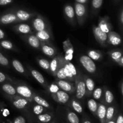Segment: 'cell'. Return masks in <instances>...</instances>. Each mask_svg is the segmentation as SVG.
<instances>
[{"label": "cell", "mask_w": 123, "mask_h": 123, "mask_svg": "<svg viewBox=\"0 0 123 123\" xmlns=\"http://www.w3.org/2000/svg\"><path fill=\"white\" fill-rule=\"evenodd\" d=\"M15 89L16 92L20 95V97L26 98L28 102L32 100L34 93L28 86L25 85H17Z\"/></svg>", "instance_id": "277c9868"}, {"label": "cell", "mask_w": 123, "mask_h": 123, "mask_svg": "<svg viewBox=\"0 0 123 123\" xmlns=\"http://www.w3.org/2000/svg\"><path fill=\"white\" fill-rule=\"evenodd\" d=\"M38 62L40 66L43 69L46 70H49V69H50V62H49L48 60H46V59H39V60H38Z\"/></svg>", "instance_id": "d6a6232c"}, {"label": "cell", "mask_w": 123, "mask_h": 123, "mask_svg": "<svg viewBox=\"0 0 123 123\" xmlns=\"http://www.w3.org/2000/svg\"><path fill=\"white\" fill-rule=\"evenodd\" d=\"M93 33L96 40L102 46H106L108 44V34L103 32L98 26H93Z\"/></svg>", "instance_id": "5b68a950"}, {"label": "cell", "mask_w": 123, "mask_h": 123, "mask_svg": "<svg viewBox=\"0 0 123 123\" xmlns=\"http://www.w3.org/2000/svg\"><path fill=\"white\" fill-rule=\"evenodd\" d=\"M8 64H9V61L8 59L0 52V64L4 66H8Z\"/></svg>", "instance_id": "b9f144b4"}, {"label": "cell", "mask_w": 123, "mask_h": 123, "mask_svg": "<svg viewBox=\"0 0 123 123\" xmlns=\"http://www.w3.org/2000/svg\"><path fill=\"white\" fill-rule=\"evenodd\" d=\"M71 105H72V107L73 108V109L76 112H77L78 113H79V114L82 112V106L80 105V104L79 102L74 100H73L72 101V103H71Z\"/></svg>", "instance_id": "836d02e7"}, {"label": "cell", "mask_w": 123, "mask_h": 123, "mask_svg": "<svg viewBox=\"0 0 123 123\" xmlns=\"http://www.w3.org/2000/svg\"><path fill=\"white\" fill-rule=\"evenodd\" d=\"M79 61L83 67L87 72L90 73H94L96 71V64L92 59L87 55H82L79 58Z\"/></svg>", "instance_id": "3957f363"}, {"label": "cell", "mask_w": 123, "mask_h": 123, "mask_svg": "<svg viewBox=\"0 0 123 123\" xmlns=\"http://www.w3.org/2000/svg\"><path fill=\"white\" fill-rule=\"evenodd\" d=\"M109 55H110L111 58L112 59L113 61H115L117 63H118L121 57L123 56V54L121 50H115L109 52Z\"/></svg>", "instance_id": "83f0119b"}, {"label": "cell", "mask_w": 123, "mask_h": 123, "mask_svg": "<svg viewBox=\"0 0 123 123\" xmlns=\"http://www.w3.org/2000/svg\"><path fill=\"white\" fill-rule=\"evenodd\" d=\"M1 88L4 92H6L7 94L10 95V96H15L17 93L15 88L10 84H3L1 86Z\"/></svg>", "instance_id": "cb8c5ba5"}, {"label": "cell", "mask_w": 123, "mask_h": 123, "mask_svg": "<svg viewBox=\"0 0 123 123\" xmlns=\"http://www.w3.org/2000/svg\"><path fill=\"white\" fill-rule=\"evenodd\" d=\"M118 64L120 66H121V67L123 66V56H121V58H120V61H119L118 63Z\"/></svg>", "instance_id": "f907efd6"}, {"label": "cell", "mask_w": 123, "mask_h": 123, "mask_svg": "<svg viewBox=\"0 0 123 123\" xmlns=\"http://www.w3.org/2000/svg\"><path fill=\"white\" fill-rule=\"evenodd\" d=\"M105 100L106 103L108 104H111L112 103L114 100V96L112 92L110 90H106L105 91Z\"/></svg>", "instance_id": "e575fe53"}, {"label": "cell", "mask_w": 123, "mask_h": 123, "mask_svg": "<svg viewBox=\"0 0 123 123\" xmlns=\"http://www.w3.org/2000/svg\"><path fill=\"white\" fill-rule=\"evenodd\" d=\"M60 90V88L58 87L56 84H55V82L52 83V84H50L49 86V91L50 92V93L51 94V95L54 94L56 92H57L58 91Z\"/></svg>", "instance_id": "f35d334b"}, {"label": "cell", "mask_w": 123, "mask_h": 123, "mask_svg": "<svg viewBox=\"0 0 123 123\" xmlns=\"http://www.w3.org/2000/svg\"><path fill=\"white\" fill-rule=\"evenodd\" d=\"M40 47L43 54L49 57H54L56 54V50L55 48L49 45L48 43H41Z\"/></svg>", "instance_id": "2e32d148"}, {"label": "cell", "mask_w": 123, "mask_h": 123, "mask_svg": "<svg viewBox=\"0 0 123 123\" xmlns=\"http://www.w3.org/2000/svg\"><path fill=\"white\" fill-rule=\"evenodd\" d=\"M36 36L39 39L41 43H49L51 39V34L48 30L40 31H36Z\"/></svg>", "instance_id": "4fadbf2b"}, {"label": "cell", "mask_w": 123, "mask_h": 123, "mask_svg": "<svg viewBox=\"0 0 123 123\" xmlns=\"http://www.w3.org/2000/svg\"><path fill=\"white\" fill-rule=\"evenodd\" d=\"M26 41L28 44L35 49H39L41 46V42L36 35L30 34L26 36Z\"/></svg>", "instance_id": "ac0fdd59"}, {"label": "cell", "mask_w": 123, "mask_h": 123, "mask_svg": "<svg viewBox=\"0 0 123 123\" xmlns=\"http://www.w3.org/2000/svg\"><path fill=\"white\" fill-rule=\"evenodd\" d=\"M64 12L67 19L71 24L74 25L75 22V13L74 9L70 5H66L64 8Z\"/></svg>", "instance_id": "5bb4252c"}, {"label": "cell", "mask_w": 123, "mask_h": 123, "mask_svg": "<svg viewBox=\"0 0 123 123\" xmlns=\"http://www.w3.org/2000/svg\"><path fill=\"white\" fill-rule=\"evenodd\" d=\"M43 111H44V107L40 105H37L34 106L33 108V112L37 115L42 114Z\"/></svg>", "instance_id": "ab89813d"}, {"label": "cell", "mask_w": 123, "mask_h": 123, "mask_svg": "<svg viewBox=\"0 0 123 123\" xmlns=\"http://www.w3.org/2000/svg\"><path fill=\"white\" fill-rule=\"evenodd\" d=\"M120 21H121V24H123V12L121 10V14H120Z\"/></svg>", "instance_id": "816d5d0a"}, {"label": "cell", "mask_w": 123, "mask_h": 123, "mask_svg": "<svg viewBox=\"0 0 123 123\" xmlns=\"http://www.w3.org/2000/svg\"><path fill=\"white\" fill-rule=\"evenodd\" d=\"M30 72H31L32 76L34 78V79H36L38 83H40L41 85H43L44 88L48 87V85H47L46 82L45 80H44V77L43 76V75H42L39 72L36 70L30 69Z\"/></svg>", "instance_id": "d6986e66"}, {"label": "cell", "mask_w": 123, "mask_h": 123, "mask_svg": "<svg viewBox=\"0 0 123 123\" xmlns=\"http://www.w3.org/2000/svg\"><path fill=\"white\" fill-rule=\"evenodd\" d=\"M88 56L94 61H98L102 57V54L99 50H90L88 51Z\"/></svg>", "instance_id": "4316f807"}, {"label": "cell", "mask_w": 123, "mask_h": 123, "mask_svg": "<svg viewBox=\"0 0 123 123\" xmlns=\"http://www.w3.org/2000/svg\"><path fill=\"white\" fill-rule=\"evenodd\" d=\"M63 67L64 70V73L67 78V80L70 82H74L75 80V78L71 72L69 66H68V61L65 60L64 57L63 58Z\"/></svg>", "instance_id": "603a6c76"}, {"label": "cell", "mask_w": 123, "mask_h": 123, "mask_svg": "<svg viewBox=\"0 0 123 123\" xmlns=\"http://www.w3.org/2000/svg\"><path fill=\"white\" fill-rule=\"evenodd\" d=\"M13 0H0V6H6L11 4Z\"/></svg>", "instance_id": "bcb514c9"}, {"label": "cell", "mask_w": 123, "mask_h": 123, "mask_svg": "<svg viewBox=\"0 0 123 123\" xmlns=\"http://www.w3.org/2000/svg\"><path fill=\"white\" fill-rule=\"evenodd\" d=\"M98 27L102 31L106 33H109L110 31H112V25L109 21V17H104L102 18L99 20L98 24Z\"/></svg>", "instance_id": "8fae6325"}, {"label": "cell", "mask_w": 123, "mask_h": 123, "mask_svg": "<svg viewBox=\"0 0 123 123\" xmlns=\"http://www.w3.org/2000/svg\"><path fill=\"white\" fill-rule=\"evenodd\" d=\"M12 103L14 106L17 109H22L28 105V100L24 97L15 96L14 98H13Z\"/></svg>", "instance_id": "9a60e30c"}, {"label": "cell", "mask_w": 123, "mask_h": 123, "mask_svg": "<svg viewBox=\"0 0 123 123\" xmlns=\"http://www.w3.org/2000/svg\"><path fill=\"white\" fill-rule=\"evenodd\" d=\"M103 90L101 88H97L92 91V97L96 100H99L102 96Z\"/></svg>", "instance_id": "8d00e7d4"}, {"label": "cell", "mask_w": 123, "mask_h": 123, "mask_svg": "<svg viewBox=\"0 0 123 123\" xmlns=\"http://www.w3.org/2000/svg\"><path fill=\"white\" fill-rule=\"evenodd\" d=\"M67 119L70 123H79V119L78 115L73 112H69L68 113Z\"/></svg>", "instance_id": "1f68e13d"}, {"label": "cell", "mask_w": 123, "mask_h": 123, "mask_svg": "<svg viewBox=\"0 0 123 123\" xmlns=\"http://www.w3.org/2000/svg\"><path fill=\"white\" fill-rule=\"evenodd\" d=\"M12 65H13L14 69H15L17 72H19V73H24V72H25V69H24V66L22 64L21 62L19 61H18V60H13V61H12Z\"/></svg>", "instance_id": "f546056e"}, {"label": "cell", "mask_w": 123, "mask_h": 123, "mask_svg": "<svg viewBox=\"0 0 123 123\" xmlns=\"http://www.w3.org/2000/svg\"><path fill=\"white\" fill-rule=\"evenodd\" d=\"M63 49L65 53V56H64L65 60L68 61H72L74 54V48L69 38L63 42Z\"/></svg>", "instance_id": "52a82bcc"}, {"label": "cell", "mask_w": 123, "mask_h": 123, "mask_svg": "<svg viewBox=\"0 0 123 123\" xmlns=\"http://www.w3.org/2000/svg\"><path fill=\"white\" fill-rule=\"evenodd\" d=\"M88 109H90V111L92 114L96 115V112H97V108H98V104L95 101L94 99L91 98V99L88 100Z\"/></svg>", "instance_id": "f1b7e54d"}, {"label": "cell", "mask_w": 123, "mask_h": 123, "mask_svg": "<svg viewBox=\"0 0 123 123\" xmlns=\"http://www.w3.org/2000/svg\"><path fill=\"white\" fill-rule=\"evenodd\" d=\"M38 118L39 121L42 123H49L51 120L52 116L48 114H40V115H38Z\"/></svg>", "instance_id": "d590c367"}, {"label": "cell", "mask_w": 123, "mask_h": 123, "mask_svg": "<svg viewBox=\"0 0 123 123\" xmlns=\"http://www.w3.org/2000/svg\"><path fill=\"white\" fill-rule=\"evenodd\" d=\"M115 123H123V117L122 115H118Z\"/></svg>", "instance_id": "c3c4849f"}, {"label": "cell", "mask_w": 123, "mask_h": 123, "mask_svg": "<svg viewBox=\"0 0 123 123\" xmlns=\"http://www.w3.org/2000/svg\"><path fill=\"white\" fill-rule=\"evenodd\" d=\"M77 2L78 3H80V4H85V2H86L87 0H76Z\"/></svg>", "instance_id": "f5cc1de1"}, {"label": "cell", "mask_w": 123, "mask_h": 123, "mask_svg": "<svg viewBox=\"0 0 123 123\" xmlns=\"http://www.w3.org/2000/svg\"><path fill=\"white\" fill-rule=\"evenodd\" d=\"M1 112H2V114L4 117H6L10 115V111L7 108H4L1 110Z\"/></svg>", "instance_id": "7dc6e473"}, {"label": "cell", "mask_w": 123, "mask_h": 123, "mask_svg": "<svg viewBox=\"0 0 123 123\" xmlns=\"http://www.w3.org/2000/svg\"><path fill=\"white\" fill-rule=\"evenodd\" d=\"M114 113H115V108L114 106H109L107 108L105 117V120L106 122L112 119Z\"/></svg>", "instance_id": "4dcf8cb0"}, {"label": "cell", "mask_w": 123, "mask_h": 123, "mask_svg": "<svg viewBox=\"0 0 123 123\" xmlns=\"http://www.w3.org/2000/svg\"><path fill=\"white\" fill-rule=\"evenodd\" d=\"M121 94L123 95V83H121Z\"/></svg>", "instance_id": "db71d44e"}, {"label": "cell", "mask_w": 123, "mask_h": 123, "mask_svg": "<svg viewBox=\"0 0 123 123\" xmlns=\"http://www.w3.org/2000/svg\"><path fill=\"white\" fill-rule=\"evenodd\" d=\"M85 83V86H86V93L88 96H90L92 94V91L94 90L95 83L92 79L88 77H84Z\"/></svg>", "instance_id": "7402d4cb"}, {"label": "cell", "mask_w": 123, "mask_h": 123, "mask_svg": "<svg viewBox=\"0 0 123 123\" xmlns=\"http://www.w3.org/2000/svg\"><path fill=\"white\" fill-rule=\"evenodd\" d=\"M32 100H34L37 104L42 106L44 108H49L50 107V105L49 104V103L46 100H44V98L40 97V96L34 94L33 97H32Z\"/></svg>", "instance_id": "484cf974"}, {"label": "cell", "mask_w": 123, "mask_h": 123, "mask_svg": "<svg viewBox=\"0 0 123 123\" xmlns=\"http://www.w3.org/2000/svg\"><path fill=\"white\" fill-rule=\"evenodd\" d=\"M121 36L117 32L111 31L108 33V44L118 46L121 44Z\"/></svg>", "instance_id": "7c38bea8"}, {"label": "cell", "mask_w": 123, "mask_h": 123, "mask_svg": "<svg viewBox=\"0 0 123 123\" xmlns=\"http://www.w3.org/2000/svg\"><path fill=\"white\" fill-rule=\"evenodd\" d=\"M59 66V56L58 55L55 56L54 58L52 60L51 62H50V69L49 71H50V73L55 76L56 70L58 69V67Z\"/></svg>", "instance_id": "d4e9b609"}, {"label": "cell", "mask_w": 123, "mask_h": 123, "mask_svg": "<svg viewBox=\"0 0 123 123\" xmlns=\"http://www.w3.org/2000/svg\"><path fill=\"white\" fill-rule=\"evenodd\" d=\"M107 123H115V122L114 120H110V121H108Z\"/></svg>", "instance_id": "11a10c76"}, {"label": "cell", "mask_w": 123, "mask_h": 123, "mask_svg": "<svg viewBox=\"0 0 123 123\" xmlns=\"http://www.w3.org/2000/svg\"><path fill=\"white\" fill-rule=\"evenodd\" d=\"M13 123H26V120L23 117L19 116L14 119Z\"/></svg>", "instance_id": "ee69618b"}, {"label": "cell", "mask_w": 123, "mask_h": 123, "mask_svg": "<svg viewBox=\"0 0 123 123\" xmlns=\"http://www.w3.org/2000/svg\"><path fill=\"white\" fill-rule=\"evenodd\" d=\"M103 4V0H92V8L95 10L99 9Z\"/></svg>", "instance_id": "60d3db41"}, {"label": "cell", "mask_w": 123, "mask_h": 123, "mask_svg": "<svg viewBox=\"0 0 123 123\" xmlns=\"http://www.w3.org/2000/svg\"><path fill=\"white\" fill-rule=\"evenodd\" d=\"M51 96L54 98V100L60 103H62V104H65V103H67L70 98L68 94L62 90H59L57 92L51 95Z\"/></svg>", "instance_id": "30bf717a"}, {"label": "cell", "mask_w": 123, "mask_h": 123, "mask_svg": "<svg viewBox=\"0 0 123 123\" xmlns=\"http://www.w3.org/2000/svg\"><path fill=\"white\" fill-rule=\"evenodd\" d=\"M74 81H75L76 96L78 99H81L86 94V86H85L84 76L80 73H78Z\"/></svg>", "instance_id": "6da1fadb"}, {"label": "cell", "mask_w": 123, "mask_h": 123, "mask_svg": "<svg viewBox=\"0 0 123 123\" xmlns=\"http://www.w3.org/2000/svg\"><path fill=\"white\" fill-rule=\"evenodd\" d=\"M5 37V33L1 29H0V40L2 39Z\"/></svg>", "instance_id": "681fc988"}, {"label": "cell", "mask_w": 123, "mask_h": 123, "mask_svg": "<svg viewBox=\"0 0 123 123\" xmlns=\"http://www.w3.org/2000/svg\"><path fill=\"white\" fill-rule=\"evenodd\" d=\"M68 66H69L70 69V71H71V72H72V74H73V76L74 77V78H76V76H77V74H78L76 68V67H74V65H73V64L70 62V61H68Z\"/></svg>", "instance_id": "7bdbcfd3"}, {"label": "cell", "mask_w": 123, "mask_h": 123, "mask_svg": "<svg viewBox=\"0 0 123 123\" xmlns=\"http://www.w3.org/2000/svg\"><path fill=\"white\" fill-rule=\"evenodd\" d=\"M74 13L79 25H82L85 20L86 14V9L83 4L76 3L74 4Z\"/></svg>", "instance_id": "7a4b0ae2"}, {"label": "cell", "mask_w": 123, "mask_h": 123, "mask_svg": "<svg viewBox=\"0 0 123 123\" xmlns=\"http://www.w3.org/2000/svg\"><path fill=\"white\" fill-rule=\"evenodd\" d=\"M15 14L19 21H26L31 19V17L32 16L31 13L24 10H19L16 12Z\"/></svg>", "instance_id": "ffe728a7"}, {"label": "cell", "mask_w": 123, "mask_h": 123, "mask_svg": "<svg viewBox=\"0 0 123 123\" xmlns=\"http://www.w3.org/2000/svg\"><path fill=\"white\" fill-rule=\"evenodd\" d=\"M54 82L56 84L60 89L66 92L72 93L75 90V86L73 83L72 82L68 81L66 80H62V79H56Z\"/></svg>", "instance_id": "8992f818"}, {"label": "cell", "mask_w": 123, "mask_h": 123, "mask_svg": "<svg viewBox=\"0 0 123 123\" xmlns=\"http://www.w3.org/2000/svg\"><path fill=\"white\" fill-rule=\"evenodd\" d=\"M8 79V78L6 76V74L0 72V83L4 82H5Z\"/></svg>", "instance_id": "f6af8a7d"}, {"label": "cell", "mask_w": 123, "mask_h": 123, "mask_svg": "<svg viewBox=\"0 0 123 123\" xmlns=\"http://www.w3.org/2000/svg\"><path fill=\"white\" fill-rule=\"evenodd\" d=\"M19 22L16 14L13 13H8L0 16V24L8 25Z\"/></svg>", "instance_id": "9c48e42d"}, {"label": "cell", "mask_w": 123, "mask_h": 123, "mask_svg": "<svg viewBox=\"0 0 123 123\" xmlns=\"http://www.w3.org/2000/svg\"><path fill=\"white\" fill-rule=\"evenodd\" d=\"M32 25L33 28L36 31H43V30H48L46 23L44 21V19L40 16H38L33 19Z\"/></svg>", "instance_id": "ba28073f"}, {"label": "cell", "mask_w": 123, "mask_h": 123, "mask_svg": "<svg viewBox=\"0 0 123 123\" xmlns=\"http://www.w3.org/2000/svg\"><path fill=\"white\" fill-rule=\"evenodd\" d=\"M14 30L18 33L28 34L32 32L31 27L26 24H20L14 26Z\"/></svg>", "instance_id": "e0dca14e"}, {"label": "cell", "mask_w": 123, "mask_h": 123, "mask_svg": "<svg viewBox=\"0 0 123 123\" xmlns=\"http://www.w3.org/2000/svg\"><path fill=\"white\" fill-rule=\"evenodd\" d=\"M83 123H91L90 122V121H88V120H85V121H84V122Z\"/></svg>", "instance_id": "9f6ffc18"}, {"label": "cell", "mask_w": 123, "mask_h": 123, "mask_svg": "<svg viewBox=\"0 0 123 123\" xmlns=\"http://www.w3.org/2000/svg\"><path fill=\"white\" fill-rule=\"evenodd\" d=\"M1 46L7 50H11L13 48V45L11 42L8 40H2L0 42Z\"/></svg>", "instance_id": "74e56055"}, {"label": "cell", "mask_w": 123, "mask_h": 123, "mask_svg": "<svg viewBox=\"0 0 123 123\" xmlns=\"http://www.w3.org/2000/svg\"><path fill=\"white\" fill-rule=\"evenodd\" d=\"M106 112V108L105 106L102 103L98 104L96 114L97 115L98 118L100 119L102 123H105Z\"/></svg>", "instance_id": "44dd1931"}]
</instances>
